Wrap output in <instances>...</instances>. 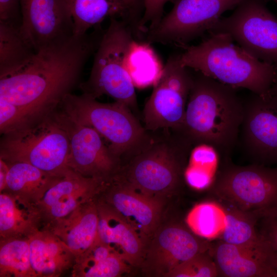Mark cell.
Returning <instances> with one entry per match:
<instances>
[{"label":"cell","mask_w":277,"mask_h":277,"mask_svg":"<svg viewBox=\"0 0 277 277\" xmlns=\"http://www.w3.org/2000/svg\"><path fill=\"white\" fill-rule=\"evenodd\" d=\"M188 227L198 236L206 240L220 238L225 219L220 203L205 202L196 205L186 217Z\"/></svg>","instance_id":"cell-29"},{"label":"cell","mask_w":277,"mask_h":277,"mask_svg":"<svg viewBox=\"0 0 277 277\" xmlns=\"http://www.w3.org/2000/svg\"><path fill=\"white\" fill-rule=\"evenodd\" d=\"M107 182L84 176L70 169L37 204L42 216V228H48L67 218L83 204L97 198Z\"/></svg>","instance_id":"cell-15"},{"label":"cell","mask_w":277,"mask_h":277,"mask_svg":"<svg viewBox=\"0 0 277 277\" xmlns=\"http://www.w3.org/2000/svg\"><path fill=\"white\" fill-rule=\"evenodd\" d=\"M30 125L26 114L17 106L0 99V131L5 134Z\"/></svg>","instance_id":"cell-34"},{"label":"cell","mask_w":277,"mask_h":277,"mask_svg":"<svg viewBox=\"0 0 277 277\" xmlns=\"http://www.w3.org/2000/svg\"><path fill=\"white\" fill-rule=\"evenodd\" d=\"M233 41L227 33H209L199 44L183 47L181 64L235 88L261 95L269 93L277 65L256 58Z\"/></svg>","instance_id":"cell-3"},{"label":"cell","mask_w":277,"mask_h":277,"mask_svg":"<svg viewBox=\"0 0 277 277\" xmlns=\"http://www.w3.org/2000/svg\"><path fill=\"white\" fill-rule=\"evenodd\" d=\"M209 252L219 276L276 277L273 266L276 252L265 244L240 245L219 240L211 243Z\"/></svg>","instance_id":"cell-18"},{"label":"cell","mask_w":277,"mask_h":277,"mask_svg":"<svg viewBox=\"0 0 277 277\" xmlns=\"http://www.w3.org/2000/svg\"><path fill=\"white\" fill-rule=\"evenodd\" d=\"M263 1H268V0H263ZM271 1H274V2H275L277 4V0H271Z\"/></svg>","instance_id":"cell-41"},{"label":"cell","mask_w":277,"mask_h":277,"mask_svg":"<svg viewBox=\"0 0 277 277\" xmlns=\"http://www.w3.org/2000/svg\"><path fill=\"white\" fill-rule=\"evenodd\" d=\"M97 199L83 204L67 218L43 228L56 235L72 251L76 259L90 248L97 238Z\"/></svg>","instance_id":"cell-21"},{"label":"cell","mask_w":277,"mask_h":277,"mask_svg":"<svg viewBox=\"0 0 277 277\" xmlns=\"http://www.w3.org/2000/svg\"><path fill=\"white\" fill-rule=\"evenodd\" d=\"M149 142L131 156L118 175L147 195L156 197L180 187L193 145L169 130L151 132Z\"/></svg>","instance_id":"cell-4"},{"label":"cell","mask_w":277,"mask_h":277,"mask_svg":"<svg viewBox=\"0 0 277 277\" xmlns=\"http://www.w3.org/2000/svg\"><path fill=\"white\" fill-rule=\"evenodd\" d=\"M42 227L37 204L7 191L0 192V239L29 238Z\"/></svg>","instance_id":"cell-22"},{"label":"cell","mask_w":277,"mask_h":277,"mask_svg":"<svg viewBox=\"0 0 277 277\" xmlns=\"http://www.w3.org/2000/svg\"><path fill=\"white\" fill-rule=\"evenodd\" d=\"M273 266L277 277V252L275 253L273 259Z\"/></svg>","instance_id":"cell-40"},{"label":"cell","mask_w":277,"mask_h":277,"mask_svg":"<svg viewBox=\"0 0 277 277\" xmlns=\"http://www.w3.org/2000/svg\"><path fill=\"white\" fill-rule=\"evenodd\" d=\"M147 42L133 39L126 57V68L135 87L154 86L160 78L164 66Z\"/></svg>","instance_id":"cell-26"},{"label":"cell","mask_w":277,"mask_h":277,"mask_svg":"<svg viewBox=\"0 0 277 277\" xmlns=\"http://www.w3.org/2000/svg\"><path fill=\"white\" fill-rule=\"evenodd\" d=\"M181 128L176 132L193 146L208 144L224 160L237 145L244 113L235 88L195 71Z\"/></svg>","instance_id":"cell-2"},{"label":"cell","mask_w":277,"mask_h":277,"mask_svg":"<svg viewBox=\"0 0 277 277\" xmlns=\"http://www.w3.org/2000/svg\"><path fill=\"white\" fill-rule=\"evenodd\" d=\"M243 104L237 144L254 164H277V97L251 92Z\"/></svg>","instance_id":"cell-13"},{"label":"cell","mask_w":277,"mask_h":277,"mask_svg":"<svg viewBox=\"0 0 277 277\" xmlns=\"http://www.w3.org/2000/svg\"><path fill=\"white\" fill-rule=\"evenodd\" d=\"M128 264L120 255L113 253L101 261L75 263L71 269L73 277H116L129 271Z\"/></svg>","instance_id":"cell-30"},{"label":"cell","mask_w":277,"mask_h":277,"mask_svg":"<svg viewBox=\"0 0 277 277\" xmlns=\"http://www.w3.org/2000/svg\"><path fill=\"white\" fill-rule=\"evenodd\" d=\"M269 92L277 97V75L271 86Z\"/></svg>","instance_id":"cell-39"},{"label":"cell","mask_w":277,"mask_h":277,"mask_svg":"<svg viewBox=\"0 0 277 277\" xmlns=\"http://www.w3.org/2000/svg\"><path fill=\"white\" fill-rule=\"evenodd\" d=\"M8 169V163L0 159V192L3 191L5 188Z\"/></svg>","instance_id":"cell-38"},{"label":"cell","mask_w":277,"mask_h":277,"mask_svg":"<svg viewBox=\"0 0 277 277\" xmlns=\"http://www.w3.org/2000/svg\"><path fill=\"white\" fill-rule=\"evenodd\" d=\"M103 32L96 26L37 50L19 70L0 77V99L20 108L31 124L49 116L77 84Z\"/></svg>","instance_id":"cell-1"},{"label":"cell","mask_w":277,"mask_h":277,"mask_svg":"<svg viewBox=\"0 0 277 277\" xmlns=\"http://www.w3.org/2000/svg\"><path fill=\"white\" fill-rule=\"evenodd\" d=\"M169 277L219 276L215 263L209 252L199 253L174 268Z\"/></svg>","instance_id":"cell-31"},{"label":"cell","mask_w":277,"mask_h":277,"mask_svg":"<svg viewBox=\"0 0 277 277\" xmlns=\"http://www.w3.org/2000/svg\"><path fill=\"white\" fill-rule=\"evenodd\" d=\"M0 21L21 26V0H0Z\"/></svg>","instance_id":"cell-36"},{"label":"cell","mask_w":277,"mask_h":277,"mask_svg":"<svg viewBox=\"0 0 277 277\" xmlns=\"http://www.w3.org/2000/svg\"><path fill=\"white\" fill-rule=\"evenodd\" d=\"M69 141L50 115L36 123L3 135L0 159L23 162L50 174L62 176L68 167Z\"/></svg>","instance_id":"cell-7"},{"label":"cell","mask_w":277,"mask_h":277,"mask_svg":"<svg viewBox=\"0 0 277 277\" xmlns=\"http://www.w3.org/2000/svg\"><path fill=\"white\" fill-rule=\"evenodd\" d=\"M101 199L111 205L136 231L147 239L158 228L163 202L157 197L134 188L117 174L107 182Z\"/></svg>","instance_id":"cell-16"},{"label":"cell","mask_w":277,"mask_h":277,"mask_svg":"<svg viewBox=\"0 0 277 277\" xmlns=\"http://www.w3.org/2000/svg\"><path fill=\"white\" fill-rule=\"evenodd\" d=\"M29 241L31 265L36 277H58L71 270L75 255L51 231L42 228Z\"/></svg>","instance_id":"cell-20"},{"label":"cell","mask_w":277,"mask_h":277,"mask_svg":"<svg viewBox=\"0 0 277 277\" xmlns=\"http://www.w3.org/2000/svg\"><path fill=\"white\" fill-rule=\"evenodd\" d=\"M72 25L73 34L81 36L107 17H120L132 29L126 7L121 0H62Z\"/></svg>","instance_id":"cell-23"},{"label":"cell","mask_w":277,"mask_h":277,"mask_svg":"<svg viewBox=\"0 0 277 277\" xmlns=\"http://www.w3.org/2000/svg\"><path fill=\"white\" fill-rule=\"evenodd\" d=\"M98 214L97 239L110 247L130 265H141L145 242L134 228L111 205L96 199Z\"/></svg>","instance_id":"cell-19"},{"label":"cell","mask_w":277,"mask_h":277,"mask_svg":"<svg viewBox=\"0 0 277 277\" xmlns=\"http://www.w3.org/2000/svg\"><path fill=\"white\" fill-rule=\"evenodd\" d=\"M59 107L75 122L95 130L121 160L130 158L151 138V132L141 125L131 109L120 102L103 103L85 93H70Z\"/></svg>","instance_id":"cell-5"},{"label":"cell","mask_w":277,"mask_h":277,"mask_svg":"<svg viewBox=\"0 0 277 277\" xmlns=\"http://www.w3.org/2000/svg\"><path fill=\"white\" fill-rule=\"evenodd\" d=\"M211 243L180 223L158 227L146 248L141 266L146 275L168 276L182 263L208 250Z\"/></svg>","instance_id":"cell-14"},{"label":"cell","mask_w":277,"mask_h":277,"mask_svg":"<svg viewBox=\"0 0 277 277\" xmlns=\"http://www.w3.org/2000/svg\"><path fill=\"white\" fill-rule=\"evenodd\" d=\"M219 167L188 163L184 171V180L196 190L209 189L219 171Z\"/></svg>","instance_id":"cell-33"},{"label":"cell","mask_w":277,"mask_h":277,"mask_svg":"<svg viewBox=\"0 0 277 277\" xmlns=\"http://www.w3.org/2000/svg\"><path fill=\"white\" fill-rule=\"evenodd\" d=\"M176 0H144V10L139 24L141 34L156 26L163 17L165 4Z\"/></svg>","instance_id":"cell-35"},{"label":"cell","mask_w":277,"mask_h":277,"mask_svg":"<svg viewBox=\"0 0 277 277\" xmlns=\"http://www.w3.org/2000/svg\"><path fill=\"white\" fill-rule=\"evenodd\" d=\"M134 32L124 20L110 18L94 57L90 76L80 84L85 93L94 98L103 95L136 110L135 86L126 68V57Z\"/></svg>","instance_id":"cell-6"},{"label":"cell","mask_w":277,"mask_h":277,"mask_svg":"<svg viewBox=\"0 0 277 277\" xmlns=\"http://www.w3.org/2000/svg\"><path fill=\"white\" fill-rule=\"evenodd\" d=\"M256 229L261 240L272 251L277 252V202L254 211Z\"/></svg>","instance_id":"cell-32"},{"label":"cell","mask_w":277,"mask_h":277,"mask_svg":"<svg viewBox=\"0 0 277 277\" xmlns=\"http://www.w3.org/2000/svg\"><path fill=\"white\" fill-rule=\"evenodd\" d=\"M263 0H243L229 16L221 18L209 33H225L256 58L277 65V17Z\"/></svg>","instance_id":"cell-10"},{"label":"cell","mask_w":277,"mask_h":277,"mask_svg":"<svg viewBox=\"0 0 277 277\" xmlns=\"http://www.w3.org/2000/svg\"><path fill=\"white\" fill-rule=\"evenodd\" d=\"M180 53L170 55L143 111L148 131L169 130L177 132L185 115L194 74L180 63Z\"/></svg>","instance_id":"cell-9"},{"label":"cell","mask_w":277,"mask_h":277,"mask_svg":"<svg viewBox=\"0 0 277 277\" xmlns=\"http://www.w3.org/2000/svg\"><path fill=\"white\" fill-rule=\"evenodd\" d=\"M69 141L68 167L81 175L109 181L121 170V159L93 128L78 124L62 110L50 114Z\"/></svg>","instance_id":"cell-12"},{"label":"cell","mask_w":277,"mask_h":277,"mask_svg":"<svg viewBox=\"0 0 277 277\" xmlns=\"http://www.w3.org/2000/svg\"><path fill=\"white\" fill-rule=\"evenodd\" d=\"M130 14L132 28L136 34L140 33L139 24L144 10V0H121Z\"/></svg>","instance_id":"cell-37"},{"label":"cell","mask_w":277,"mask_h":277,"mask_svg":"<svg viewBox=\"0 0 277 277\" xmlns=\"http://www.w3.org/2000/svg\"><path fill=\"white\" fill-rule=\"evenodd\" d=\"M243 0H176L170 11L144 33L147 43L183 47L209 32L225 11Z\"/></svg>","instance_id":"cell-11"},{"label":"cell","mask_w":277,"mask_h":277,"mask_svg":"<svg viewBox=\"0 0 277 277\" xmlns=\"http://www.w3.org/2000/svg\"><path fill=\"white\" fill-rule=\"evenodd\" d=\"M0 277H36L31 265L29 238L0 239Z\"/></svg>","instance_id":"cell-28"},{"label":"cell","mask_w":277,"mask_h":277,"mask_svg":"<svg viewBox=\"0 0 277 277\" xmlns=\"http://www.w3.org/2000/svg\"><path fill=\"white\" fill-rule=\"evenodd\" d=\"M21 27L0 21V77L19 70L36 52Z\"/></svg>","instance_id":"cell-25"},{"label":"cell","mask_w":277,"mask_h":277,"mask_svg":"<svg viewBox=\"0 0 277 277\" xmlns=\"http://www.w3.org/2000/svg\"><path fill=\"white\" fill-rule=\"evenodd\" d=\"M209 190L220 202L242 210L263 209L277 202V168L237 166L224 160Z\"/></svg>","instance_id":"cell-8"},{"label":"cell","mask_w":277,"mask_h":277,"mask_svg":"<svg viewBox=\"0 0 277 277\" xmlns=\"http://www.w3.org/2000/svg\"><path fill=\"white\" fill-rule=\"evenodd\" d=\"M21 31L35 51L73 35L62 0H21Z\"/></svg>","instance_id":"cell-17"},{"label":"cell","mask_w":277,"mask_h":277,"mask_svg":"<svg viewBox=\"0 0 277 277\" xmlns=\"http://www.w3.org/2000/svg\"><path fill=\"white\" fill-rule=\"evenodd\" d=\"M224 210L225 224L219 240L240 245L253 246L264 244L256 229V216L254 211L242 210L234 206L220 202Z\"/></svg>","instance_id":"cell-27"},{"label":"cell","mask_w":277,"mask_h":277,"mask_svg":"<svg viewBox=\"0 0 277 277\" xmlns=\"http://www.w3.org/2000/svg\"><path fill=\"white\" fill-rule=\"evenodd\" d=\"M7 163L9 169L2 191L8 192L36 204L61 177L50 174L28 163Z\"/></svg>","instance_id":"cell-24"}]
</instances>
